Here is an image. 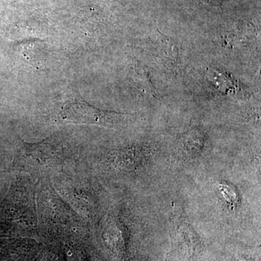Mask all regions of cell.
<instances>
[{
    "label": "cell",
    "mask_w": 261,
    "mask_h": 261,
    "mask_svg": "<svg viewBox=\"0 0 261 261\" xmlns=\"http://www.w3.org/2000/svg\"><path fill=\"white\" fill-rule=\"evenodd\" d=\"M60 116L63 121L70 123L97 125L107 128H120L133 121L129 114L110 112L96 109L87 103L70 102L63 108Z\"/></svg>",
    "instance_id": "1"
},
{
    "label": "cell",
    "mask_w": 261,
    "mask_h": 261,
    "mask_svg": "<svg viewBox=\"0 0 261 261\" xmlns=\"http://www.w3.org/2000/svg\"><path fill=\"white\" fill-rule=\"evenodd\" d=\"M207 74L209 78L219 87L220 90L222 91L224 93H236L238 87L231 83V80H230L229 77L226 76L224 74L219 73V72L215 71L212 69L208 70Z\"/></svg>",
    "instance_id": "2"
},
{
    "label": "cell",
    "mask_w": 261,
    "mask_h": 261,
    "mask_svg": "<svg viewBox=\"0 0 261 261\" xmlns=\"http://www.w3.org/2000/svg\"><path fill=\"white\" fill-rule=\"evenodd\" d=\"M242 261H254L253 260H247V259H245V260H242Z\"/></svg>",
    "instance_id": "3"
}]
</instances>
